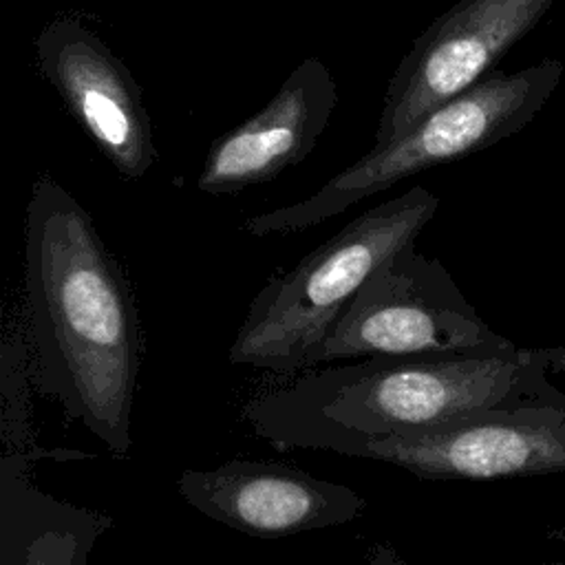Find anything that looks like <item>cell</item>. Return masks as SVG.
<instances>
[{"mask_svg": "<svg viewBox=\"0 0 565 565\" xmlns=\"http://www.w3.org/2000/svg\"><path fill=\"white\" fill-rule=\"evenodd\" d=\"M0 565H90L95 543L113 516L42 490L33 479L40 450L29 408L26 342L9 329L2 347Z\"/></svg>", "mask_w": 565, "mask_h": 565, "instance_id": "8992f818", "label": "cell"}, {"mask_svg": "<svg viewBox=\"0 0 565 565\" xmlns=\"http://www.w3.org/2000/svg\"><path fill=\"white\" fill-rule=\"evenodd\" d=\"M177 492L207 519L258 539H285L344 525L366 510V499L282 461L234 459L207 470L188 468Z\"/></svg>", "mask_w": 565, "mask_h": 565, "instance_id": "30bf717a", "label": "cell"}, {"mask_svg": "<svg viewBox=\"0 0 565 565\" xmlns=\"http://www.w3.org/2000/svg\"><path fill=\"white\" fill-rule=\"evenodd\" d=\"M556 0H459L417 35L388 79L375 143L402 137L463 93L525 38Z\"/></svg>", "mask_w": 565, "mask_h": 565, "instance_id": "52a82bcc", "label": "cell"}, {"mask_svg": "<svg viewBox=\"0 0 565 565\" xmlns=\"http://www.w3.org/2000/svg\"><path fill=\"white\" fill-rule=\"evenodd\" d=\"M364 565H406L404 558L395 552L391 543H375L369 552V558Z\"/></svg>", "mask_w": 565, "mask_h": 565, "instance_id": "7c38bea8", "label": "cell"}, {"mask_svg": "<svg viewBox=\"0 0 565 565\" xmlns=\"http://www.w3.org/2000/svg\"><path fill=\"white\" fill-rule=\"evenodd\" d=\"M525 377L527 362L510 344L377 355L309 369L285 386L254 395L243 417L276 448L355 457L371 441L512 408Z\"/></svg>", "mask_w": 565, "mask_h": 565, "instance_id": "7a4b0ae2", "label": "cell"}, {"mask_svg": "<svg viewBox=\"0 0 565 565\" xmlns=\"http://www.w3.org/2000/svg\"><path fill=\"white\" fill-rule=\"evenodd\" d=\"M439 199L424 185L386 199L274 276L249 302L230 347V362L276 375L298 373L305 355L327 335L369 276L395 252L413 245Z\"/></svg>", "mask_w": 565, "mask_h": 565, "instance_id": "3957f363", "label": "cell"}, {"mask_svg": "<svg viewBox=\"0 0 565 565\" xmlns=\"http://www.w3.org/2000/svg\"><path fill=\"white\" fill-rule=\"evenodd\" d=\"M360 459L386 461L417 479H499L565 470V426L543 411L497 408L380 441Z\"/></svg>", "mask_w": 565, "mask_h": 565, "instance_id": "9c48e42d", "label": "cell"}, {"mask_svg": "<svg viewBox=\"0 0 565 565\" xmlns=\"http://www.w3.org/2000/svg\"><path fill=\"white\" fill-rule=\"evenodd\" d=\"M461 298L439 260L413 245L386 258L362 285L300 371L377 355L505 347Z\"/></svg>", "mask_w": 565, "mask_h": 565, "instance_id": "5b68a950", "label": "cell"}, {"mask_svg": "<svg viewBox=\"0 0 565 565\" xmlns=\"http://www.w3.org/2000/svg\"><path fill=\"white\" fill-rule=\"evenodd\" d=\"M35 62L66 110L126 179L157 161L150 115L128 66L77 13L49 20L35 35Z\"/></svg>", "mask_w": 565, "mask_h": 565, "instance_id": "ba28073f", "label": "cell"}, {"mask_svg": "<svg viewBox=\"0 0 565 565\" xmlns=\"http://www.w3.org/2000/svg\"><path fill=\"white\" fill-rule=\"evenodd\" d=\"M561 75L563 62L556 57L514 73H490L424 115L402 137L373 146L311 196L249 216L243 230L258 238L302 232L408 177L490 148L534 119Z\"/></svg>", "mask_w": 565, "mask_h": 565, "instance_id": "277c9868", "label": "cell"}, {"mask_svg": "<svg viewBox=\"0 0 565 565\" xmlns=\"http://www.w3.org/2000/svg\"><path fill=\"white\" fill-rule=\"evenodd\" d=\"M335 106L338 86L329 66L318 57L302 60L256 115L212 143L196 190L232 194L298 166L318 146Z\"/></svg>", "mask_w": 565, "mask_h": 565, "instance_id": "8fae6325", "label": "cell"}, {"mask_svg": "<svg viewBox=\"0 0 565 565\" xmlns=\"http://www.w3.org/2000/svg\"><path fill=\"white\" fill-rule=\"evenodd\" d=\"M22 327L29 384L113 455H128L143 360L135 294L90 214L49 174L26 203Z\"/></svg>", "mask_w": 565, "mask_h": 565, "instance_id": "6da1fadb", "label": "cell"}]
</instances>
